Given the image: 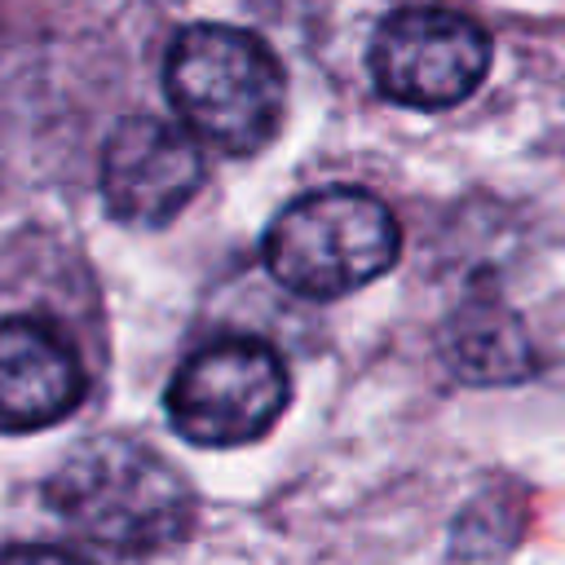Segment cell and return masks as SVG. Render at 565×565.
<instances>
[{
	"mask_svg": "<svg viewBox=\"0 0 565 565\" xmlns=\"http://www.w3.org/2000/svg\"><path fill=\"white\" fill-rule=\"evenodd\" d=\"M44 494L79 539L124 556L172 547L194 521L190 481L159 450L119 433L71 446Z\"/></svg>",
	"mask_w": 565,
	"mask_h": 565,
	"instance_id": "cell-1",
	"label": "cell"
},
{
	"mask_svg": "<svg viewBox=\"0 0 565 565\" xmlns=\"http://www.w3.org/2000/svg\"><path fill=\"white\" fill-rule=\"evenodd\" d=\"M163 88L181 124L225 154L260 150L278 132L287 106V79L269 44L216 22L185 26L172 40Z\"/></svg>",
	"mask_w": 565,
	"mask_h": 565,
	"instance_id": "cell-2",
	"label": "cell"
},
{
	"mask_svg": "<svg viewBox=\"0 0 565 565\" xmlns=\"http://www.w3.org/2000/svg\"><path fill=\"white\" fill-rule=\"evenodd\" d=\"M402 230L393 212L353 185L291 199L265 230V269L305 300L349 296L393 269Z\"/></svg>",
	"mask_w": 565,
	"mask_h": 565,
	"instance_id": "cell-3",
	"label": "cell"
},
{
	"mask_svg": "<svg viewBox=\"0 0 565 565\" xmlns=\"http://www.w3.org/2000/svg\"><path fill=\"white\" fill-rule=\"evenodd\" d=\"M291 384L274 344L225 335L194 349L168 380L163 411L190 446L230 450L265 437L287 411Z\"/></svg>",
	"mask_w": 565,
	"mask_h": 565,
	"instance_id": "cell-4",
	"label": "cell"
},
{
	"mask_svg": "<svg viewBox=\"0 0 565 565\" xmlns=\"http://www.w3.org/2000/svg\"><path fill=\"white\" fill-rule=\"evenodd\" d=\"M490 71V35L450 9H397L371 40L375 88L411 110L459 106Z\"/></svg>",
	"mask_w": 565,
	"mask_h": 565,
	"instance_id": "cell-5",
	"label": "cell"
},
{
	"mask_svg": "<svg viewBox=\"0 0 565 565\" xmlns=\"http://www.w3.org/2000/svg\"><path fill=\"white\" fill-rule=\"evenodd\" d=\"M203 185V154L190 128L154 115L115 124L102 146V199L124 225H168Z\"/></svg>",
	"mask_w": 565,
	"mask_h": 565,
	"instance_id": "cell-6",
	"label": "cell"
},
{
	"mask_svg": "<svg viewBox=\"0 0 565 565\" xmlns=\"http://www.w3.org/2000/svg\"><path fill=\"white\" fill-rule=\"evenodd\" d=\"M84 402L75 344L44 318H0V433H40Z\"/></svg>",
	"mask_w": 565,
	"mask_h": 565,
	"instance_id": "cell-7",
	"label": "cell"
},
{
	"mask_svg": "<svg viewBox=\"0 0 565 565\" xmlns=\"http://www.w3.org/2000/svg\"><path fill=\"white\" fill-rule=\"evenodd\" d=\"M441 358L459 380L472 384H512L534 371V349L521 318L486 296H472L446 318Z\"/></svg>",
	"mask_w": 565,
	"mask_h": 565,
	"instance_id": "cell-8",
	"label": "cell"
},
{
	"mask_svg": "<svg viewBox=\"0 0 565 565\" xmlns=\"http://www.w3.org/2000/svg\"><path fill=\"white\" fill-rule=\"evenodd\" d=\"M0 565H88L84 556L66 552V547H49V543H18L0 552Z\"/></svg>",
	"mask_w": 565,
	"mask_h": 565,
	"instance_id": "cell-9",
	"label": "cell"
}]
</instances>
